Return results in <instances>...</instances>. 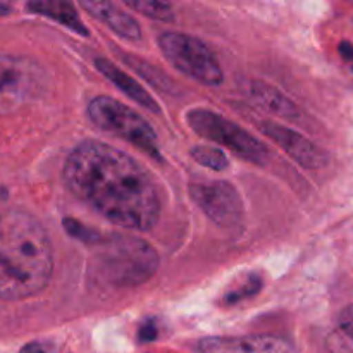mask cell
<instances>
[{
    "label": "cell",
    "instance_id": "1",
    "mask_svg": "<svg viewBox=\"0 0 353 353\" xmlns=\"http://www.w3.org/2000/svg\"><path fill=\"white\" fill-rule=\"evenodd\" d=\"M69 192L116 226L148 231L161 217V195L150 172L124 152L86 140L64 162Z\"/></svg>",
    "mask_w": 353,
    "mask_h": 353
},
{
    "label": "cell",
    "instance_id": "2",
    "mask_svg": "<svg viewBox=\"0 0 353 353\" xmlns=\"http://www.w3.org/2000/svg\"><path fill=\"white\" fill-rule=\"evenodd\" d=\"M52 272L54 252L40 221L23 210L0 214V300L19 302L38 295Z\"/></svg>",
    "mask_w": 353,
    "mask_h": 353
},
{
    "label": "cell",
    "instance_id": "3",
    "mask_svg": "<svg viewBox=\"0 0 353 353\" xmlns=\"http://www.w3.org/2000/svg\"><path fill=\"white\" fill-rule=\"evenodd\" d=\"M102 250L97 257L99 272L107 283L121 288H133L148 281L159 268V254L141 238H102Z\"/></svg>",
    "mask_w": 353,
    "mask_h": 353
},
{
    "label": "cell",
    "instance_id": "4",
    "mask_svg": "<svg viewBox=\"0 0 353 353\" xmlns=\"http://www.w3.org/2000/svg\"><path fill=\"white\" fill-rule=\"evenodd\" d=\"M47 72L28 55L0 54V116H10L40 99Z\"/></svg>",
    "mask_w": 353,
    "mask_h": 353
},
{
    "label": "cell",
    "instance_id": "5",
    "mask_svg": "<svg viewBox=\"0 0 353 353\" xmlns=\"http://www.w3.org/2000/svg\"><path fill=\"white\" fill-rule=\"evenodd\" d=\"M88 117L97 128L130 141L154 159H161L157 134L138 112L110 97H97L88 105Z\"/></svg>",
    "mask_w": 353,
    "mask_h": 353
},
{
    "label": "cell",
    "instance_id": "6",
    "mask_svg": "<svg viewBox=\"0 0 353 353\" xmlns=\"http://www.w3.org/2000/svg\"><path fill=\"white\" fill-rule=\"evenodd\" d=\"M159 48L165 59L188 78L209 86L223 83L224 74L216 55L199 38L176 31H165L159 37Z\"/></svg>",
    "mask_w": 353,
    "mask_h": 353
},
{
    "label": "cell",
    "instance_id": "7",
    "mask_svg": "<svg viewBox=\"0 0 353 353\" xmlns=\"http://www.w3.org/2000/svg\"><path fill=\"white\" fill-rule=\"evenodd\" d=\"M188 124L196 134L210 141L228 147L238 157L254 164H265L269 161V148L261 140L245 131L226 117L207 109H195L188 114Z\"/></svg>",
    "mask_w": 353,
    "mask_h": 353
},
{
    "label": "cell",
    "instance_id": "8",
    "mask_svg": "<svg viewBox=\"0 0 353 353\" xmlns=\"http://www.w3.org/2000/svg\"><path fill=\"white\" fill-rule=\"evenodd\" d=\"M192 199L209 219L219 226L231 228L243 217V202L231 183L210 181L193 183L190 186Z\"/></svg>",
    "mask_w": 353,
    "mask_h": 353
},
{
    "label": "cell",
    "instance_id": "9",
    "mask_svg": "<svg viewBox=\"0 0 353 353\" xmlns=\"http://www.w3.org/2000/svg\"><path fill=\"white\" fill-rule=\"evenodd\" d=\"M261 130L265 137L271 138L279 148H283L293 161H296L303 168L321 169L327 164L326 152L296 131L272 123H264Z\"/></svg>",
    "mask_w": 353,
    "mask_h": 353
},
{
    "label": "cell",
    "instance_id": "10",
    "mask_svg": "<svg viewBox=\"0 0 353 353\" xmlns=\"http://www.w3.org/2000/svg\"><path fill=\"white\" fill-rule=\"evenodd\" d=\"M202 353H293L285 340L276 336H210L199 343Z\"/></svg>",
    "mask_w": 353,
    "mask_h": 353
},
{
    "label": "cell",
    "instance_id": "11",
    "mask_svg": "<svg viewBox=\"0 0 353 353\" xmlns=\"http://www.w3.org/2000/svg\"><path fill=\"white\" fill-rule=\"evenodd\" d=\"M79 6L86 12L92 14L93 17H97L100 23L107 24L119 37L131 41H137L141 38L140 24L130 14L124 12L119 6H116V3L99 2V0H83V2H79Z\"/></svg>",
    "mask_w": 353,
    "mask_h": 353
},
{
    "label": "cell",
    "instance_id": "12",
    "mask_svg": "<svg viewBox=\"0 0 353 353\" xmlns=\"http://www.w3.org/2000/svg\"><path fill=\"white\" fill-rule=\"evenodd\" d=\"M95 65L107 79H110V81H112L121 92L126 93L130 99H133L134 102L140 103L141 107L148 109L150 112H155V114L161 112V107H159V103L155 102L154 97H152L150 93L140 85V83H137V79L131 78L128 72H124L123 69L114 65L112 62L107 61V59H97Z\"/></svg>",
    "mask_w": 353,
    "mask_h": 353
},
{
    "label": "cell",
    "instance_id": "13",
    "mask_svg": "<svg viewBox=\"0 0 353 353\" xmlns=\"http://www.w3.org/2000/svg\"><path fill=\"white\" fill-rule=\"evenodd\" d=\"M247 95L255 105L265 109L268 112L276 114L279 117H286V119L299 117V109H296L295 103L286 99L274 86H269L262 81H254L252 85H248Z\"/></svg>",
    "mask_w": 353,
    "mask_h": 353
},
{
    "label": "cell",
    "instance_id": "14",
    "mask_svg": "<svg viewBox=\"0 0 353 353\" xmlns=\"http://www.w3.org/2000/svg\"><path fill=\"white\" fill-rule=\"evenodd\" d=\"M28 9L40 14V16L50 17L55 23L62 24V26L69 28V30L83 34V37H88V30L79 19L78 10L74 9L72 3L62 2V0H37V2L28 3Z\"/></svg>",
    "mask_w": 353,
    "mask_h": 353
},
{
    "label": "cell",
    "instance_id": "15",
    "mask_svg": "<svg viewBox=\"0 0 353 353\" xmlns=\"http://www.w3.org/2000/svg\"><path fill=\"white\" fill-rule=\"evenodd\" d=\"M128 7H131L137 12L143 16L152 17V19L164 21V23H172L176 19L174 9L168 2H155V0H134V2H126Z\"/></svg>",
    "mask_w": 353,
    "mask_h": 353
},
{
    "label": "cell",
    "instance_id": "16",
    "mask_svg": "<svg viewBox=\"0 0 353 353\" xmlns=\"http://www.w3.org/2000/svg\"><path fill=\"white\" fill-rule=\"evenodd\" d=\"M192 157L195 159L199 164L205 165V168L212 169V171H224V169H228V165H230L226 154L216 147H205V145L193 147Z\"/></svg>",
    "mask_w": 353,
    "mask_h": 353
},
{
    "label": "cell",
    "instance_id": "17",
    "mask_svg": "<svg viewBox=\"0 0 353 353\" xmlns=\"http://www.w3.org/2000/svg\"><path fill=\"white\" fill-rule=\"evenodd\" d=\"M64 230H68L71 236L78 238L79 241H85V243H100L102 241V236L97 231L90 230L85 224L78 223L74 219H64Z\"/></svg>",
    "mask_w": 353,
    "mask_h": 353
},
{
    "label": "cell",
    "instance_id": "18",
    "mask_svg": "<svg viewBox=\"0 0 353 353\" xmlns=\"http://www.w3.org/2000/svg\"><path fill=\"white\" fill-rule=\"evenodd\" d=\"M261 286H262L261 278H257V276H250V278L247 279V283H245L241 288L231 290L230 295L224 299V302H226V303H236V302H240V300L248 299V296L255 295V293L261 290Z\"/></svg>",
    "mask_w": 353,
    "mask_h": 353
},
{
    "label": "cell",
    "instance_id": "19",
    "mask_svg": "<svg viewBox=\"0 0 353 353\" xmlns=\"http://www.w3.org/2000/svg\"><path fill=\"white\" fill-rule=\"evenodd\" d=\"M338 323H340V327L345 331V334H348L353 340V305H348L347 309L341 310Z\"/></svg>",
    "mask_w": 353,
    "mask_h": 353
},
{
    "label": "cell",
    "instance_id": "20",
    "mask_svg": "<svg viewBox=\"0 0 353 353\" xmlns=\"http://www.w3.org/2000/svg\"><path fill=\"white\" fill-rule=\"evenodd\" d=\"M138 338H140V341H154L157 338V326H155L154 321H145L143 326L138 331Z\"/></svg>",
    "mask_w": 353,
    "mask_h": 353
},
{
    "label": "cell",
    "instance_id": "21",
    "mask_svg": "<svg viewBox=\"0 0 353 353\" xmlns=\"http://www.w3.org/2000/svg\"><path fill=\"white\" fill-rule=\"evenodd\" d=\"M340 54H341V57H343L345 61L350 64V68L353 71V43H350V41H343V43L340 45Z\"/></svg>",
    "mask_w": 353,
    "mask_h": 353
},
{
    "label": "cell",
    "instance_id": "22",
    "mask_svg": "<svg viewBox=\"0 0 353 353\" xmlns=\"http://www.w3.org/2000/svg\"><path fill=\"white\" fill-rule=\"evenodd\" d=\"M19 353H45V350L38 343H28L21 348Z\"/></svg>",
    "mask_w": 353,
    "mask_h": 353
}]
</instances>
